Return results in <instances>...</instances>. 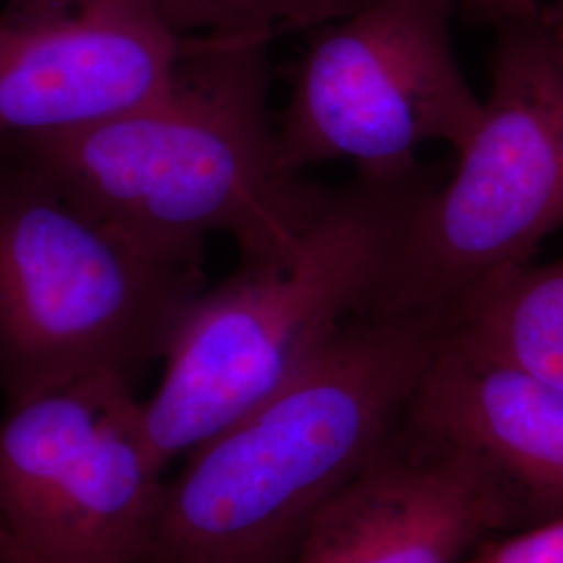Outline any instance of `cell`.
Here are the masks:
<instances>
[{
    "label": "cell",
    "instance_id": "cell-10",
    "mask_svg": "<svg viewBox=\"0 0 563 563\" xmlns=\"http://www.w3.org/2000/svg\"><path fill=\"white\" fill-rule=\"evenodd\" d=\"M409 420L483 457L528 514L563 516V388L444 330Z\"/></svg>",
    "mask_w": 563,
    "mask_h": 563
},
{
    "label": "cell",
    "instance_id": "cell-9",
    "mask_svg": "<svg viewBox=\"0 0 563 563\" xmlns=\"http://www.w3.org/2000/svg\"><path fill=\"white\" fill-rule=\"evenodd\" d=\"M523 518L483 457L405 416L323 505L292 563H463Z\"/></svg>",
    "mask_w": 563,
    "mask_h": 563
},
{
    "label": "cell",
    "instance_id": "cell-7",
    "mask_svg": "<svg viewBox=\"0 0 563 563\" xmlns=\"http://www.w3.org/2000/svg\"><path fill=\"white\" fill-rule=\"evenodd\" d=\"M162 486L132 378H76L0 418V522L46 558L139 563Z\"/></svg>",
    "mask_w": 563,
    "mask_h": 563
},
{
    "label": "cell",
    "instance_id": "cell-3",
    "mask_svg": "<svg viewBox=\"0 0 563 563\" xmlns=\"http://www.w3.org/2000/svg\"><path fill=\"white\" fill-rule=\"evenodd\" d=\"M422 188L418 174L330 190L292 253L241 262L190 302L163 355L162 383L142 401L162 472L269 399L367 311Z\"/></svg>",
    "mask_w": 563,
    "mask_h": 563
},
{
    "label": "cell",
    "instance_id": "cell-5",
    "mask_svg": "<svg viewBox=\"0 0 563 563\" xmlns=\"http://www.w3.org/2000/svg\"><path fill=\"white\" fill-rule=\"evenodd\" d=\"M457 157L411 202L365 313L451 325L563 230V71L543 11L497 27L490 95Z\"/></svg>",
    "mask_w": 563,
    "mask_h": 563
},
{
    "label": "cell",
    "instance_id": "cell-1",
    "mask_svg": "<svg viewBox=\"0 0 563 563\" xmlns=\"http://www.w3.org/2000/svg\"><path fill=\"white\" fill-rule=\"evenodd\" d=\"M267 41L186 38L172 86L74 132L0 146L144 246L202 263L225 234L242 262L297 249L330 190L282 163Z\"/></svg>",
    "mask_w": 563,
    "mask_h": 563
},
{
    "label": "cell",
    "instance_id": "cell-15",
    "mask_svg": "<svg viewBox=\"0 0 563 563\" xmlns=\"http://www.w3.org/2000/svg\"><path fill=\"white\" fill-rule=\"evenodd\" d=\"M0 563H63L53 560V558H46L38 553L36 549L27 547L25 543H21L18 539L9 537L4 541H0Z\"/></svg>",
    "mask_w": 563,
    "mask_h": 563
},
{
    "label": "cell",
    "instance_id": "cell-6",
    "mask_svg": "<svg viewBox=\"0 0 563 563\" xmlns=\"http://www.w3.org/2000/svg\"><path fill=\"white\" fill-rule=\"evenodd\" d=\"M457 0H362L313 30L276 130L292 174L346 162L365 180L420 174L430 142L462 148L483 118L451 38Z\"/></svg>",
    "mask_w": 563,
    "mask_h": 563
},
{
    "label": "cell",
    "instance_id": "cell-13",
    "mask_svg": "<svg viewBox=\"0 0 563 563\" xmlns=\"http://www.w3.org/2000/svg\"><path fill=\"white\" fill-rule=\"evenodd\" d=\"M463 563H563V516L493 539Z\"/></svg>",
    "mask_w": 563,
    "mask_h": 563
},
{
    "label": "cell",
    "instance_id": "cell-2",
    "mask_svg": "<svg viewBox=\"0 0 563 563\" xmlns=\"http://www.w3.org/2000/svg\"><path fill=\"white\" fill-rule=\"evenodd\" d=\"M449 325L353 318L269 399L186 455L139 563H292L323 505L405 420Z\"/></svg>",
    "mask_w": 563,
    "mask_h": 563
},
{
    "label": "cell",
    "instance_id": "cell-16",
    "mask_svg": "<svg viewBox=\"0 0 563 563\" xmlns=\"http://www.w3.org/2000/svg\"><path fill=\"white\" fill-rule=\"evenodd\" d=\"M543 21L549 41L553 46V53H555V59L560 63L563 71V0H558L553 9L543 11Z\"/></svg>",
    "mask_w": 563,
    "mask_h": 563
},
{
    "label": "cell",
    "instance_id": "cell-12",
    "mask_svg": "<svg viewBox=\"0 0 563 563\" xmlns=\"http://www.w3.org/2000/svg\"><path fill=\"white\" fill-rule=\"evenodd\" d=\"M184 38L274 42L318 30L351 13L362 0H155Z\"/></svg>",
    "mask_w": 563,
    "mask_h": 563
},
{
    "label": "cell",
    "instance_id": "cell-4",
    "mask_svg": "<svg viewBox=\"0 0 563 563\" xmlns=\"http://www.w3.org/2000/svg\"><path fill=\"white\" fill-rule=\"evenodd\" d=\"M205 290L201 263L157 253L25 163L0 165V393L7 405L163 360Z\"/></svg>",
    "mask_w": 563,
    "mask_h": 563
},
{
    "label": "cell",
    "instance_id": "cell-14",
    "mask_svg": "<svg viewBox=\"0 0 563 563\" xmlns=\"http://www.w3.org/2000/svg\"><path fill=\"white\" fill-rule=\"evenodd\" d=\"M457 7H462L472 20L490 23L495 27L543 11L541 0H457Z\"/></svg>",
    "mask_w": 563,
    "mask_h": 563
},
{
    "label": "cell",
    "instance_id": "cell-8",
    "mask_svg": "<svg viewBox=\"0 0 563 563\" xmlns=\"http://www.w3.org/2000/svg\"><path fill=\"white\" fill-rule=\"evenodd\" d=\"M184 46L155 0H9L0 11V146L153 101L176 78Z\"/></svg>",
    "mask_w": 563,
    "mask_h": 563
},
{
    "label": "cell",
    "instance_id": "cell-11",
    "mask_svg": "<svg viewBox=\"0 0 563 563\" xmlns=\"http://www.w3.org/2000/svg\"><path fill=\"white\" fill-rule=\"evenodd\" d=\"M451 328L563 388V260L516 272L472 302Z\"/></svg>",
    "mask_w": 563,
    "mask_h": 563
}]
</instances>
